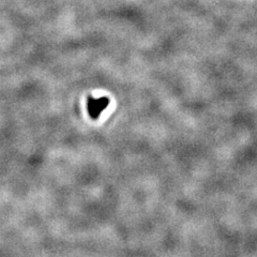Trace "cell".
<instances>
[{
  "mask_svg": "<svg viewBox=\"0 0 257 257\" xmlns=\"http://www.w3.org/2000/svg\"><path fill=\"white\" fill-rule=\"evenodd\" d=\"M108 103H109V101L107 100L106 98L99 99V100H95V101L90 102L89 113H90L91 117L95 118V119H97L99 115H100L102 111L108 106Z\"/></svg>",
  "mask_w": 257,
  "mask_h": 257,
  "instance_id": "1",
  "label": "cell"
}]
</instances>
